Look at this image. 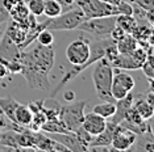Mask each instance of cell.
<instances>
[{
    "label": "cell",
    "mask_w": 154,
    "mask_h": 152,
    "mask_svg": "<svg viewBox=\"0 0 154 152\" xmlns=\"http://www.w3.org/2000/svg\"><path fill=\"white\" fill-rule=\"evenodd\" d=\"M44 1H45V0H44Z\"/></svg>",
    "instance_id": "74e56055"
},
{
    "label": "cell",
    "mask_w": 154,
    "mask_h": 152,
    "mask_svg": "<svg viewBox=\"0 0 154 152\" xmlns=\"http://www.w3.org/2000/svg\"><path fill=\"white\" fill-rule=\"evenodd\" d=\"M8 20H9V13L5 9V7L3 5V0H0V25L3 22L8 21Z\"/></svg>",
    "instance_id": "d6a6232c"
},
{
    "label": "cell",
    "mask_w": 154,
    "mask_h": 152,
    "mask_svg": "<svg viewBox=\"0 0 154 152\" xmlns=\"http://www.w3.org/2000/svg\"><path fill=\"white\" fill-rule=\"evenodd\" d=\"M112 42H115V41L112 39L111 37H101L100 39L94 41L92 43L90 42V57H88V60H87L83 66H74L71 70H69L67 72H66V74L63 75V77H62L61 80H59V83L57 84V87H55L54 89H50V91H51L50 97L54 98L55 96L59 93V91H61V89L63 88L69 81H71L72 79H75L76 76L80 74V72H83L85 70H87L90 66H92L94 63H96L97 60L103 59L104 54H106V49L109 46Z\"/></svg>",
    "instance_id": "7a4b0ae2"
},
{
    "label": "cell",
    "mask_w": 154,
    "mask_h": 152,
    "mask_svg": "<svg viewBox=\"0 0 154 152\" xmlns=\"http://www.w3.org/2000/svg\"><path fill=\"white\" fill-rule=\"evenodd\" d=\"M133 108L138 112V114L143 119H150L154 114V106L153 104L146 100L145 95L134 96V101H133Z\"/></svg>",
    "instance_id": "e0dca14e"
},
{
    "label": "cell",
    "mask_w": 154,
    "mask_h": 152,
    "mask_svg": "<svg viewBox=\"0 0 154 152\" xmlns=\"http://www.w3.org/2000/svg\"><path fill=\"white\" fill-rule=\"evenodd\" d=\"M136 142H137V135L133 131L119 125L113 134V139H112L109 147L113 151H127L131 150Z\"/></svg>",
    "instance_id": "8fae6325"
},
{
    "label": "cell",
    "mask_w": 154,
    "mask_h": 152,
    "mask_svg": "<svg viewBox=\"0 0 154 152\" xmlns=\"http://www.w3.org/2000/svg\"><path fill=\"white\" fill-rule=\"evenodd\" d=\"M117 126L119 125H116V123L107 122L106 129L101 131L100 134H97L96 136H92V139H91L90 144H88V148H91V147H109Z\"/></svg>",
    "instance_id": "9a60e30c"
},
{
    "label": "cell",
    "mask_w": 154,
    "mask_h": 152,
    "mask_svg": "<svg viewBox=\"0 0 154 152\" xmlns=\"http://www.w3.org/2000/svg\"><path fill=\"white\" fill-rule=\"evenodd\" d=\"M101 1H106V3H109V4L117 5L119 3H120V0H101Z\"/></svg>",
    "instance_id": "8d00e7d4"
},
{
    "label": "cell",
    "mask_w": 154,
    "mask_h": 152,
    "mask_svg": "<svg viewBox=\"0 0 154 152\" xmlns=\"http://www.w3.org/2000/svg\"><path fill=\"white\" fill-rule=\"evenodd\" d=\"M8 118L4 115V113L0 110V133H2L3 130H7V129H11V125H12V121H9V123L7 122Z\"/></svg>",
    "instance_id": "1f68e13d"
},
{
    "label": "cell",
    "mask_w": 154,
    "mask_h": 152,
    "mask_svg": "<svg viewBox=\"0 0 154 152\" xmlns=\"http://www.w3.org/2000/svg\"><path fill=\"white\" fill-rule=\"evenodd\" d=\"M74 5L80 8V11L85 15V19H95V17L120 15L117 5L101 1V0H75Z\"/></svg>",
    "instance_id": "8992f818"
},
{
    "label": "cell",
    "mask_w": 154,
    "mask_h": 152,
    "mask_svg": "<svg viewBox=\"0 0 154 152\" xmlns=\"http://www.w3.org/2000/svg\"><path fill=\"white\" fill-rule=\"evenodd\" d=\"M54 49L37 43L30 49H23L20 54L21 74L30 91H50L49 74L54 66Z\"/></svg>",
    "instance_id": "6da1fadb"
},
{
    "label": "cell",
    "mask_w": 154,
    "mask_h": 152,
    "mask_svg": "<svg viewBox=\"0 0 154 152\" xmlns=\"http://www.w3.org/2000/svg\"><path fill=\"white\" fill-rule=\"evenodd\" d=\"M116 25V16L95 17V19H86L78 25L76 29L88 33L96 37H109L112 29Z\"/></svg>",
    "instance_id": "52a82bcc"
},
{
    "label": "cell",
    "mask_w": 154,
    "mask_h": 152,
    "mask_svg": "<svg viewBox=\"0 0 154 152\" xmlns=\"http://www.w3.org/2000/svg\"><path fill=\"white\" fill-rule=\"evenodd\" d=\"M85 15L80 11V8L75 7V8L69 9L67 12L61 13L57 17L49 19L48 21V30H74L78 28V25L83 21Z\"/></svg>",
    "instance_id": "ba28073f"
},
{
    "label": "cell",
    "mask_w": 154,
    "mask_h": 152,
    "mask_svg": "<svg viewBox=\"0 0 154 152\" xmlns=\"http://www.w3.org/2000/svg\"><path fill=\"white\" fill-rule=\"evenodd\" d=\"M115 110H116V106H115L113 102H106L103 101L101 104H97V105L94 106L92 112L99 114V115H101L103 118H111L112 115L115 114Z\"/></svg>",
    "instance_id": "cb8c5ba5"
},
{
    "label": "cell",
    "mask_w": 154,
    "mask_h": 152,
    "mask_svg": "<svg viewBox=\"0 0 154 152\" xmlns=\"http://www.w3.org/2000/svg\"><path fill=\"white\" fill-rule=\"evenodd\" d=\"M85 108L86 101H76L69 104L66 106H59L58 118L63 123V126L69 131L74 133L82 126L83 118H85Z\"/></svg>",
    "instance_id": "277c9868"
},
{
    "label": "cell",
    "mask_w": 154,
    "mask_h": 152,
    "mask_svg": "<svg viewBox=\"0 0 154 152\" xmlns=\"http://www.w3.org/2000/svg\"><path fill=\"white\" fill-rule=\"evenodd\" d=\"M55 1H58L59 4L62 5V8L63 7H66V8H72L74 7V4H75V0H55Z\"/></svg>",
    "instance_id": "836d02e7"
},
{
    "label": "cell",
    "mask_w": 154,
    "mask_h": 152,
    "mask_svg": "<svg viewBox=\"0 0 154 152\" xmlns=\"http://www.w3.org/2000/svg\"><path fill=\"white\" fill-rule=\"evenodd\" d=\"M124 34H125V32L121 29L120 26H117V25H115V28L112 29V32H111V34H109V37L112 38V39L116 42V41H119L121 37H124Z\"/></svg>",
    "instance_id": "4dcf8cb0"
},
{
    "label": "cell",
    "mask_w": 154,
    "mask_h": 152,
    "mask_svg": "<svg viewBox=\"0 0 154 152\" xmlns=\"http://www.w3.org/2000/svg\"><path fill=\"white\" fill-rule=\"evenodd\" d=\"M128 93L129 92L124 87H121V85L117 84V83L112 81V85H111V96L115 100H116V101H117V100H120V98H122V97H125Z\"/></svg>",
    "instance_id": "f1b7e54d"
},
{
    "label": "cell",
    "mask_w": 154,
    "mask_h": 152,
    "mask_svg": "<svg viewBox=\"0 0 154 152\" xmlns=\"http://www.w3.org/2000/svg\"><path fill=\"white\" fill-rule=\"evenodd\" d=\"M116 25L120 26L125 33H132L136 29V26L138 25V22L133 15H117Z\"/></svg>",
    "instance_id": "7402d4cb"
},
{
    "label": "cell",
    "mask_w": 154,
    "mask_h": 152,
    "mask_svg": "<svg viewBox=\"0 0 154 152\" xmlns=\"http://www.w3.org/2000/svg\"><path fill=\"white\" fill-rule=\"evenodd\" d=\"M21 49L4 34L0 39V62L4 63L9 74H20L21 72V62H20Z\"/></svg>",
    "instance_id": "5b68a950"
},
{
    "label": "cell",
    "mask_w": 154,
    "mask_h": 152,
    "mask_svg": "<svg viewBox=\"0 0 154 152\" xmlns=\"http://www.w3.org/2000/svg\"><path fill=\"white\" fill-rule=\"evenodd\" d=\"M36 41H37V43L42 45V46H50V45H53L54 37H53V34H51V30H48V29L41 30V32L38 33Z\"/></svg>",
    "instance_id": "83f0119b"
},
{
    "label": "cell",
    "mask_w": 154,
    "mask_h": 152,
    "mask_svg": "<svg viewBox=\"0 0 154 152\" xmlns=\"http://www.w3.org/2000/svg\"><path fill=\"white\" fill-rule=\"evenodd\" d=\"M117 9L120 15H132V12H133L132 4L124 1V0H120V3L117 4Z\"/></svg>",
    "instance_id": "f546056e"
},
{
    "label": "cell",
    "mask_w": 154,
    "mask_h": 152,
    "mask_svg": "<svg viewBox=\"0 0 154 152\" xmlns=\"http://www.w3.org/2000/svg\"><path fill=\"white\" fill-rule=\"evenodd\" d=\"M63 98H65L67 102L74 101V100H75V93L72 92V91H70V89H67V91L63 93Z\"/></svg>",
    "instance_id": "e575fe53"
},
{
    "label": "cell",
    "mask_w": 154,
    "mask_h": 152,
    "mask_svg": "<svg viewBox=\"0 0 154 152\" xmlns=\"http://www.w3.org/2000/svg\"><path fill=\"white\" fill-rule=\"evenodd\" d=\"M20 102H17L13 97H0V110L4 113V115L9 121L15 122V110Z\"/></svg>",
    "instance_id": "44dd1931"
},
{
    "label": "cell",
    "mask_w": 154,
    "mask_h": 152,
    "mask_svg": "<svg viewBox=\"0 0 154 152\" xmlns=\"http://www.w3.org/2000/svg\"><path fill=\"white\" fill-rule=\"evenodd\" d=\"M63 8L55 0H45L44 1V15L48 17V19H53V17H57L62 13Z\"/></svg>",
    "instance_id": "603a6c76"
},
{
    "label": "cell",
    "mask_w": 154,
    "mask_h": 152,
    "mask_svg": "<svg viewBox=\"0 0 154 152\" xmlns=\"http://www.w3.org/2000/svg\"><path fill=\"white\" fill-rule=\"evenodd\" d=\"M33 119V113L29 105H24V104H19L15 110V123L24 127H29Z\"/></svg>",
    "instance_id": "ac0fdd59"
},
{
    "label": "cell",
    "mask_w": 154,
    "mask_h": 152,
    "mask_svg": "<svg viewBox=\"0 0 154 152\" xmlns=\"http://www.w3.org/2000/svg\"><path fill=\"white\" fill-rule=\"evenodd\" d=\"M28 33V26L24 22H17V21H11L9 26L5 30V36L9 38L11 41H13L16 45H21L23 41L25 39Z\"/></svg>",
    "instance_id": "2e32d148"
},
{
    "label": "cell",
    "mask_w": 154,
    "mask_h": 152,
    "mask_svg": "<svg viewBox=\"0 0 154 152\" xmlns=\"http://www.w3.org/2000/svg\"><path fill=\"white\" fill-rule=\"evenodd\" d=\"M8 13H9V19H12L13 21L24 22L26 20V17L29 16V9H28L26 3L24 0H16V3L8 11Z\"/></svg>",
    "instance_id": "d6986e66"
},
{
    "label": "cell",
    "mask_w": 154,
    "mask_h": 152,
    "mask_svg": "<svg viewBox=\"0 0 154 152\" xmlns=\"http://www.w3.org/2000/svg\"><path fill=\"white\" fill-rule=\"evenodd\" d=\"M95 68L92 71V83L95 87V92L97 97L106 102H116V100L111 96V85L113 80V67L108 60L103 59L97 60Z\"/></svg>",
    "instance_id": "3957f363"
},
{
    "label": "cell",
    "mask_w": 154,
    "mask_h": 152,
    "mask_svg": "<svg viewBox=\"0 0 154 152\" xmlns=\"http://www.w3.org/2000/svg\"><path fill=\"white\" fill-rule=\"evenodd\" d=\"M116 47L120 54H128L137 49L138 42L131 33H125L124 37H121L119 41H116Z\"/></svg>",
    "instance_id": "ffe728a7"
},
{
    "label": "cell",
    "mask_w": 154,
    "mask_h": 152,
    "mask_svg": "<svg viewBox=\"0 0 154 152\" xmlns=\"http://www.w3.org/2000/svg\"><path fill=\"white\" fill-rule=\"evenodd\" d=\"M141 70L143 71L145 76L148 77V80L150 83V87H152V81H153V77H154V68H153V55L152 54H148V58L146 60L142 63L141 66Z\"/></svg>",
    "instance_id": "4316f807"
},
{
    "label": "cell",
    "mask_w": 154,
    "mask_h": 152,
    "mask_svg": "<svg viewBox=\"0 0 154 152\" xmlns=\"http://www.w3.org/2000/svg\"><path fill=\"white\" fill-rule=\"evenodd\" d=\"M148 58V53L143 50L142 47H137L134 51L128 54H120L119 53L117 58L111 63L113 68H120V70H127V71H133V70H140L142 63Z\"/></svg>",
    "instance_id": "9c48e42d"
},
{
    "label": "cell",
    "mask_w": 154,
    "mask_h": 152,
    "mask_svg": "<svg viewBox=\"0 0 154 152\" xmlns=\"http://www.w3.org/2000/svg\"><path fill=\"white\" fill-rule=\"evenodd\" d=\"M113 83H117L121 87H124L128 92H132V89L134 88V80L131 75L125 74V72H117V74H113Z\"/></svg>",
    "instance_id": "d4e9b609"
},
{
    "label": "cell",
    "mask_w": 154,
    "mask_h": 152,
    "mask_svg": "<svg viewBox=\"0 0 154 152\" xmlns=\"http://www.w3.org/2000/svg\"><path fill=\"white\" fill-rule=\"evenodd\" d=\"M90 57V41L80 37L66 47V58L72 66H83Z\"/></svg>",
    "instance_id": "30bf717a"
},
{
    "label": "cell",
    "mask_w": 154,
    "mask_h": 152,
    "mask_svg": "<svg viewBox=\"0 0 154 152\" xmlns=\"http://www.w3.org/2000/svg\"><path fill=\"white\" fill-rule=\"evenodd\" d=\"M8 75H9V71H8V68H7V66L0 62V79H4Z\"/></svg>",
    "instance_id": "d590c367"
},
{
    "label": "cell",
    "mask_w": 154,
    "mask_h": 152,
    "mask_svg": "<svg viewBox=\"0 0 154 152\" xmlns=\"http://www.w3.org/2000/svg\"><path fill=\"white\" fill-rule=\"evenodd\" d=\"M26 7L33 16L38 17L44 15V0H28Z\"/></svg>",
    "instance_id": "484cf974"
},
{
    "label": "cell",
    "mask_w": 154,
    "mask_h": 152,
    "mask_svg": "<svg viewBox=\"0 0 154 152\" xmlns=\"http://www.w3.org/2000/svg\"><path fill=\"white\" fill-rule=\"evenodd\" d=\"M133 101H134V95L129 92L125 97H122L120 100H117L115 102V106H116V110H115V114L111 117V122L116 123V125H120V122L125 118L128 110L133 106Z\"/></svg>",
    "instance_id": "5bb4252c"
},
{
    "label": "cell",
    "mask_w": 154,
    "mask_h": 152,
    "mask_svg": "<svg viewBox=\"0 0 154 152\" xmlns=\"http://www.w3.org/2000/svg\"><path fill=\"white\" fill-rule=\"evenodd\" d=\"M50 138H53L54 140L63 144L69 151H74V152L88 151L87 144L76 135V133H72V131H69V133H59V134H50Z\"/></svg>",
    "instance_id": "7c38bea8"
},
{
    "label": "cell",
    "mask_w": 154,
    "mask_h": 152,
    "mask_svg": "<svg viewBox=\"0 0 154 152\" xmlns=\"http://www.w3.org/2000/svg\"><path fill=\"white\" fill-rule=\"evenodd\" d=\"M107 121L99 114L91 112L88 114H85V118L82 122V127L85 129L91 136H96L97 134H100L101 131L106 129Z\"/></svg>",
    "instance_id": "4fadbf2b"
}]
</instances>
